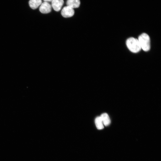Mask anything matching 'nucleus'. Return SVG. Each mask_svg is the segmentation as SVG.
Masks as SVG:
<instances>
[{
	"label": "nucleus",
	"mask_w": 161,
	"mask_h": 161,
	"mask_svg": "<svg viewBox=\"0 0 161 161\" xmlns=\"http://www.w3.org/2000/svg\"><path fill=\"white\" fill-rule=\"evenodd\" d=\"M126 44L129 49L133 53L139 52L141 49L138 39L133 37L127 40Z\"/></svg>",
	"instance_id": "nucleus-1"
},
{
	"label": "nucleus",
	"mask_w": 161,
	"mask_h": 161,
	"mask_svg": "<svg viewBox=\"0 0 161 161\" xmlns=\"http://www.w3.org/2000/svg\"><path fill=\"white\" fill-rule=\"evenodd\" d=\"M138 40L141 48L145 51H148L150 48V38L148 35L145 33H143L138 37Z\"/></svg>",
	"instance_id": "nucleus-2"
},
{
	"label": "nucleus",
	"mask_w": 161,
	"mask_h": 161,
	"mask_svg": "<svg viewBox=\"0 0 161 161\" xmlns=\"http://www.w3.org/2000/svg\"><path fill=\"white\" fill-rule=\"evenodd\" d=\"M75 13L73 9L69 7H64L61 11V14L65 18H69L72 16Z\"/></svg>",
	"instance_id": "nucleus-3"
},
{
	"label": "nucleus",
	"mask_w": 161,
	"mask_h": 161,
	"mask_svg": "<svg viewBox=\"0 0 161 161\" xmlns=\"http://www.w3.org/2000/svg\"><path fill=\"white\" fill-rule=\"evenodd\" d=\"M52 10L51 4L47 1H44L41 4L39 8L40 11L42 13H50Z\"/></svg>",
	"instance_id": "nucleus-4"
},
{
	"label": "nucleus",
	"mask_w": 161,
	"mask_h": 161,
	"mask_svg": "<svg viewBox=\"0 0 161 161\" xmlns=\"http://www.w3.org/2000/svg\"><path fill=\"white\" fill-rule=\"evenodd\" d=\"M64 3L63 0H53L51 6L55 11H58L61 9Z\"/></svg>",
	"instance_id": "nucleus-5"
},
{
	"label": "nucleus",
	"mask_w": 161,
	"mask_h": 161,
	"mask_svg": "<svg viewBox=\"0 0 161 161\" xmlns=\"http://www.w3.org/2000/svg\"><path fill=\"white\" fill-rule=\"evenodd\" d=\"M66 3L67 6L73 9L79 7L80 1V0H67Z\"/></svg>",
	"instance_id": "nucleus-6"
},
{
	"label": "nucleus",
	"mask_w": 161,
	"mask_h": 161,
	"mask_svg": "<svg viewBox=\"0 0 161 161\" xmlns=\"http://www.w3.org/2000/svg\"><path fill=\"white\" fill-rule=\"evenodd\" d=\"M104 125L105 126H109L111 120L108 114L106 113H104L100 116Z\"/></svg>",
	"instance_id": "nucleus-7"
},
{
	"label": "nucleus",
	"mask_w": 161,
	"mask_h": 161,
	"mask_svg": "<svg viewBox=\"0 0 161 161\" xmlns=\"http://www.w3.org/2000/svg\"><path fill=\"white\" fill-rule=\"evenodd\" d=\"M42 3L41 0H30L29 2L30 7L33 9H35Z\"/></svg>",
	"instance_id": "nucleus-8"
},
{
	"label": "nucleus",
	"mask_w": 161,
	"mask_h": 161,
	"mask_svg": "<svg viewBox=\"0 0 161 161\" xmlns=\"http://www.w3.org/2000/svg\"><path fill=\"white\" fill-rule=\"evenodd\" d=\"M95 123L98 129L101 130L103 129L104 125L100 116L96 117L95 120Z\"/></svg>",
	"instance_id": "nucleus-9"
},
{
	"label": "nucleus",
	"mask_w": 161,
	"mask_h": 161,
	"mask_svg": "<svg viewBox=\"0 0 161 161\" xmlns=\"http://www.w3.org/2000/svg\"><path fill=\"white\" fill-rule=\"evenodd\" d=\"M43 0L44 1H45L49 2H52L53 0Z\"/></svg>",
	"instance_id": "nucleus-10"
}]
</instances>
